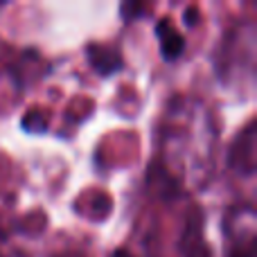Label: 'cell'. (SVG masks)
Returning <instances> with one entry per match:
<instances>
[{"instance_id":"obj_5","label":"cell","mask_w":257,"mask_h":257,"mask_svg":"<svg viewBox=\"0 0 257 257\" xmlns=\"http://www.w3.org/2000/svg\"><path fill=\"white\" fill-rule=\"evenodd\" d=\"M113 257H133V255L126 253V250H115V253H113Z\"/></svg>"},{"instance_id":"obj_1","label":"cell","mask_w":257,"mask_h":257,"mask_svg":"<svg viewBox=\"0 0 257 257\" xmlns=\"http://www.w3.org/2000/svg\"><path fill=\"white\" fill-rule=\"evenodd\" d=\"M214 124L205 106L194 99H176L163 126V156L176 176L201 178L210 169Z\"/></svg>"},{"instance_id":"obj_2","label":"cell","mask_w":257,"mask_h":257,"mask_svg":"<svg viewBox=\"0 0 257 257\" xmlns=\"http://www.w3.org/2000/svg\"><path fill=\"white\" fill-rule=\"evenodd\" d=\"M255 124L248 122L246 128L235 138V142L230 145V151H228V165L230 169H235L241 176H253L255 174Z\"/></svg>"},{"instance_id":"obj_4","label":"cell","mask_w":257,"mask_h":257,"mask_svg":"<svg viewBox=\"0 0 257 257\" xmlns=\"http://www.w3.org/2000/svg\"><path fill=\"white\" fill-rule=\"evenodd\" d=\"M88 61L99 75H113L122 68V57L106 45H88Z\"/></svg>"},{"instance_id":"obj_3","label":"cell","mask_w":257,"mask_h":257,"mask_svg":"<svg viewBox=\"0 0 257 257\" xmlns=\"http://www.w3.org/2000/svg\"><path fill=\"white\" fill-rule=\"evenodd\" d=\"M156 34H158L160 52H163L165 59L174 61V59L181 57L183 48H185V41H183V36L176 32V27L172 25V21H160L158 27H156Z\"/></svg>"}]
</instances>
